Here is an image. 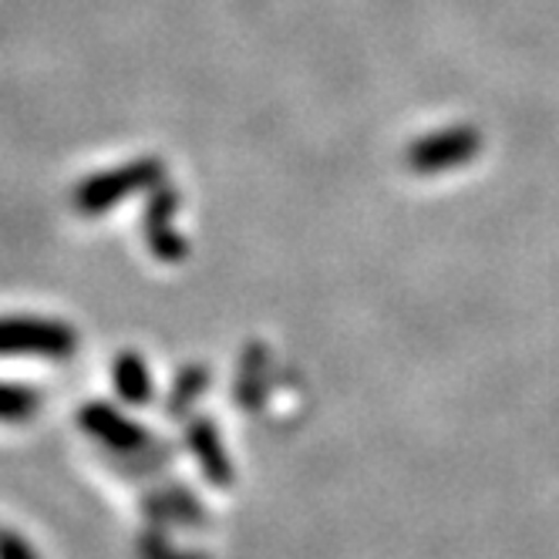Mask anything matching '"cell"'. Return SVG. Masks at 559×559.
<instances>
[{"mask_svg":"<svg viewBox=\"0 0 559 559\" xmlns=\"http://www.w3.org/2000/svg\"><path fill=\"white\" fill-rule=\"evenodd\" d=\"M158 182H166V163L145 155V158H135V163L82 179L71 189V206L82 216H102L115 210L118 203H126L129 195L155 189Z\"/></svg>","mask_w":559,"mask_h":559,"instance_id":"6da1fadb","label":"cell"},{"mask_svg":"<svg viewBox=\"0 0 559 559\" xmlns=\"http://www.w3.org/2000/svg\"><path fill=\"white\" fill-rule=\"evenodd\" d=\"M78 347H82L78 331L55 317H0V357H41V361L64 365Z\"/></svg>","mask_w":559,"mask_h":559,"instance_id":"7a4b0ae2","label":"cell"},{"mask_svg":"<svg viewBox=\"0 0 559 559\" xmlns=\"http://www.w3.org/2000/svg\"><path fill=\"white\" fill-rule=\"evenodd\" d=\"M478 152H483V135L472 126H449L415 139L405 152V163L418 176H438L472 163Z\"/></svg>","mask_w":559,"mask_h":559,"instance_id":"3957f363","label":"cell"},{"mask_svg":"<svg viewBox=\"0 0 559 559\" xmlns=\"http://www.w3.org/2000/svg\"><path fill=\"white\" fill-rule=\"evenodd\" d=\"M74 421L105 452L129 455V452H142V449H148L155 442V435L142 421L129 418L126 412H118L108 402H88V405H82V408L74 412Z\"/></svg>","mask_w":559,"mask_h":559,"instance_id":"277c9868","label":"cell"},{"mask_svg":"<svg viewBox=\"0 0 559 559\" xmlns=\"http://www.w3.org/2000/svg\"><path fill=\"white\" fill-rule=\"evenodd\" d=\"M176 210H179V189L176 186L158 182L155 189H148L145 213H142V233H145L148 253L163 263H179L189 257V239L173 229Z\"/></svg>","mask_w":559,"mask_h":559,"instance_id":"5b68a950","label":"cell"},{"mask_svg":"<svg viewBox=\"0 0 559 559\" xmlns=\"http://www.w3.org/2000/svg\"><path fill=\"white\" fill-rule=\"evenodd\" d=\"M142 515L158 530H206L210 512L186 486H158L142 496Z\"/></svg>","mask_w":559,"mask_h":559,"instance_id":"8992f818","label":"cell"},{"mask_svg":"<svg viewBox=\"0 0 559 559\" xmlns=\"http://www.w3.org/2000/svg\"><path fill=\"white\" fill-rule=\"evenodd\" d=\"M186 449L192 452V459L199 462V472H203V478L210 486L216 489H229L233 486V459L223 445V435H219V425L206 415H192L186 418Z\"/></svg>","mask_w":559,"mask_h":559,"instance_id":"52a82bcc","label":"cell"},{"mask_svg":"<svg viewBox=\"0 0 559 559\" xmlns=\"http://www.w3.org/2000/svg\"><path fill=\"white\" fill-rule=\"evenodd\" d=\"M270 347L263 341H250L239 354L236 365V384H233V402L243 412H260L266 394H270Z\"/></svg>","mask_w":559,"mask_h":559,"instance_id":"ba28073f","label":"cell"},{"mask_svg":"<svg viewBox=\"0 0 559 559\" xmlns=\"http://www.w3.org/2000/svg\"><path fill=\"white\" fill-rule=\"evenodd\" d=\"M111 384L118 402H126L132 408H142L152 402L155 384H152V371L145 365V357L139 350H118L111 361Z\"/></svg>","mask_w":559,"mask_h":559,"instance_id":"9c48e42d","label":"cell"},{"mask_svg":"<svg viewBox=\"0 0 559 559\" xmlns=\"http://www.w3.org/2000/svg\"><path fill=\"white\" fill-rule=\"evenodd\" d=\"M210 381H213V374H210L206 365L192 361V365L179 368V374H176V381H173V388L166 394V415L176 418V421H186L199 397L210 391Z\"/></svg>","mask_w":559,"mask_h":559,"instance_id":"30bf717a","label":"cell"},{"mask_svg":"<svg viewBox=\"0 0 559 559\" xmlns=\"http://www.w3.org/2000/svg\"><path fill=\"white\" fill-rule=\"evenodd\" d=\"M176 455V445L169 442H155L142 452H129V455H118V452H108L105 455V465L118 475H126V478H145V475H158V472H166L169 462Z\"/></svg>","mask_w":559,"mask_h":559,"instance_id":"8fae6325","label":"cell"},{"mask_svg":"<svg viewBox=\"0 0 559 559\" xmlns=\"http://www.w3.org/2000/svg\"><path fill=\"white\" fill-rule=\"evenodd\" d=\"M45 408V394L31 388V384H17V381H0V425H24L34 421Z\"/></svg>","mask_w":559,"mask_h":559,"instance_id":"7c38bea8","label":"cell"},{"mask_svg":"<svg viewBox=\"0 0 559 559\" xmlns=\"http://www.w3.org/2000/svg\"><path fill=\"white\" fill-rule=\"evenodd\" d=\"M135 559H213V556L203 552V549H182V546L173 543L169 530L148 526L135 539Z\"/></svg>","mask_w":559,"mask_h":559,"instance_id":"4fadbf2b","label":"cell"},{"mask_svg":"<svg viewBox=\"0 0 559 559\" xmlns=\"http://www.w3.org/2000/svg\"><path fill=\"white\" fill-rule=\"evenodd\" d=\"M0 559H41V556H37V549L21 533L0 526Z\"/></svg>","mask_w":559,"mask_h":559,"instance_id":"5bb4252c","label":"cell"}]
</instances>
